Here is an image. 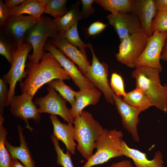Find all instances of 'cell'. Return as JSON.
Segmentation results:
<instances>
[{"label": "cell", "instance_id": "cell-1", "mask_svg": "<svg viewBox=\"0 0 167 167\" xmlns=\"http://www.w3.org/2000/svg\"><path fill=\"white\" fill-rule=\"evenodd\" d=\"M26 67L27 76L20 84L21 90L22 93L29 94L33 98L41 87L51 80L71 79L58 62L49 52H44L38 63L28 62Z\"/></svg>", "mask_w": 167, "mask_h": 167}, {"label": "cell", "instance_id": "cell-2", "mask_svg": "<svg viewBox=\"0 0 167 167\" xmlns=\"http://www.w3.org/2000/svg\"><path fill=\"white\" fill-rule=\"evenodd\" d=\"M161 72L152 68L141 66L135 67L131 73L135 80L136 88L147 96L153 106L167 113V98L164 85L161 83Z\"/></svg>", "mask_w": 167, "mask_h": 167}, {"label": "cell", "instance_id": "cell-3", "mask_svg": "<svg viewBox=\"0 0 167 167\" xmlns=\"http://www.w3.org/2000/svg\"><path fill=\"white\" fill-rule=\"evenodd\" d=\"M73 123L77 149L88 160L93 155L95 143L104 128L90 113L84 110L75 118Z\"/></svg>", "mask_w": 167, "mask_h": 167}, {"label": "cell", "instance_id": "cell-4", "mask_svg": "<svg viewBox=\"0 0 167 167\" xmlns=\"http://www.w3.org/2000/svg\"><path fill=\"white\" fill-rule=\"evenodd\" d=\"M123 137L121 131L104 128L95 143L96 152L81 167H92L104 164L112 158L123 156Z\"/></svg>", "mask_w": 167, "mask_h": 167}, {"label": "cell", "instance_id": "cell-5", "mask_svg": "<svg viewBox=\"0 0 167 167\" xmlns=\"http://www.w3.org/2000/svg\"><path fill=\"white\" fill-rule=\"evenodd\" d=\"M58 33L54 19L41 16L37 24L28 31L25 38L26 42L30 43L33 49L32 54L28 56L29 61L38 62L44 53V48L47 39Z\"/></svg>", "mask_w": 167, "mask_h": 167}, {"label": "cell", "instance_id": "cell-6", "mask_svg": "<svg viewBox=\"0 0 167 167\" xmlns=\"http://www.w3.org/2000/svg\"><path fill=\"white\" fill-rule=\"evenodd\" d=\"M32 49L31 45L25 42L20 46L14 49L12 51L11 67L2 78L9 86L6 106L10 105L12 97L15 96V90L17 82H23V79H25L27 76V71L25 70L26 61L28 53Z\"/></svg>", "mask_w": 167, "mask_h": 167}, {"label": "cell", "instance_id": "cell-7", "mask_svg": "<svg viewBox=\"0 0 167 167\" xmlns=\"http://www.w3.org/2000/svg\"><path fill=\"white\" fill-rule=\"evenodd\" d=\"M148 38L142 30L121 41L118 52L115 55L117 60L130 68H135V62L144 50Z\"/></svg>", "mask_w": 167, "mask_h": 167}, {"label": "cell", "instance_id": "cell-8", "mask_svg": "<svg viewBox=\"0 0 167 167\" xmlns=\"http://www.w3.org/2000/svg\"><path fill=\"white\" fill-rule=\"evenodd\" d=\"M89 43L88 47L92 54V64L87 68L84 75L93 86L103 94L106 101L109 103L114 104V93L108 82V67L104 62H101L96 55L92 45Z\"/></svg>", "mask_w": 167, "mask_h": 167}, {"label": "cell", "instance_id": "cell-9", "mask_svg": "<svg viewBox=\"0 0 167 167\" xmlns=\"http://www.w3.org/2000/svg\"><path fill=\"white\" fill-rule=\"evenodd\" d=\"M167 37V32L154 31L148 37L143 53L136 61L135 68L145 66L155 69L161 72L162 67L160 62L161 54Z\"/></svg>", "mask_w": 167, "mask_h": 167}, {"label": "cell", "instance_id": "cell-10", "mask_svg": "<svg viewBox=\"0 0 167 167\" xmlns=\"http://www.w3.org/2000/svg\"><path fill=\"white\" fill-rule=\"evenodd\" d=\"M29 94L22 93L20 95L14 96L10 105L11 113L24 121L26 124L25 127L32 132L34 129L29 125L28 120H33L38 123L41 120V114Z\"/></svg>", "mask_w": 167, "mask_h": 167}, {"label": "cell", "instance_id": "cell-11", "mask_svg": "<svg viewBox=\"0 0 167 167\" xmlns=\"http://www.w3.org/2000/svg\"><path fill=\"white\" fill-rule=\"evenodd\" d=\"M48 93L44 97L36 98L34 103L39 106V112L48 113L51 115H58L67 123L73 122L74 119L72 117L66 105V101L59 94L57 93L52 86L47 87Z\"/></svg>", "mask_w": 167, "mask_h": 167}, {"label": "cell", "instance_id": "cell-12", "mask_svg": "<svg viewBox=\"0 0 167 167\" xmlns=\"http://www.w3.org/2000/svg\"><path fill=\"white\" fill-rule=\"evenodd\" d=\"M44 50L48 51L58 62L75 85L79 88V90L92 89L96 88L85 77L74 63L49 40H47L46 41Z\"/></svg>", "mask_w": 167, "mask_h": 167}, {"label": "cell", "instance_id": "cell-13", "mask_svg": "<svg viewBox=\"0 0 167 167\" xmlns=\"http://www.w3.org/2000/svg\"><path fill=\"white\" fill-rule=\"evenodd\" d=\"M39 20L30 15L9 16L1 28L5 34L19 47L24 42L28 31L35 25Z\"/></svg>", "mask_w": 167, "mask_h": 167}, {"label": "cell", "instance_id": "cell-14", "mask_svg": "<svg viewBox=\"0 0 167 167\" xmlns=\"http://www.w3.org/2000/svg\"><path fill=\"white\" fill-rule=\"evenodd\" d=\"M110 24L114 28L122 41L133 34L143 30L138 17L132 12H119L108 15Z\"/></svg>", "mask_w": 167, "mask_h": 167}, {"label": "cell", "instance_id": "cell-15", "mask_svg": "<svg viewBox=\"0 0 167 167\" xmlns=\"http://www.w3.org/2000/svg\"><path fill=\"white\" fill-rule=\"evenodd\" d=\"M113 98L123 127L131 135L134 141L139 142V137L137 126L139 122V116L141 111L139 109L126 103L120 96L114 94Z\"/></svg>", "mask_w": 167, "mask_h": 167}, {"label": "cell", "instance_id": "cell-16", "mask_svg": "<svg viewBox=\"0 0 167 167\" xmlns=\"http://www.w3.org/2000/svg\"><path fill=\"white\" fill-rule=\"evenodd\" d=\"M132 13L138 18L142 29L149 37L152 35V25L157 10L155 0H132Z\"/></svg>", "mask_w": 167, "mask_h": 167}, {"label": "cell", "instance_id": "cell-17", "mask_svg": "<svg viewBox=\"0 0 167 167\" xmlns=\"http://www.w3.org/2000/svg\"><path fill=\"white\" fill-rule=\"evenodd\" d=\"M50 41L69 59L76 64L84 75L87 68L91 65L87 57L77 48L70 43L59 33L50 38Z\"/></svg>", "mask_w": 167, "mask_h": 167}, {"label": "cell", "instance_id": "cell-18", "mask_svg": "<svg viewBox=\"0 0 167 167\" xmlns=\"http://www.w3.org/2000/svg\"><path fill=\"white\" fill-rule=\"evenodd\" d=\"M123 156L131 159L136 167H165L163 155L160 151L156 152L153 159H148L146 153L130 148L123 141L122 146Z\"/></svg>", "mask_w": 167, "mask_h": 167}, {"label": "cell", "instance_id": "cell-19", "mask_svg": "<svg viewBox=\"0 0 167 167\" xmlns=\"http://www.w3.org/2000/svg\"><path fill=\"white\" fill-rule=\"evenodd\" d=\"M50 118L53 126V135L65 144L67 151L75 155L77 144L74 139L73 122H69L67 124L62 123L55 115H51Z\"/></svg>", "mask_w": 167, "mask_h": 167}, {"label": "cell", "instance_id": "cell-20", "mask_svg": "<svg viewBox=\"0 0 167 167\" xmlns=\"http://www.w3.org/2000/svg\"><path fill=\"white\" fill-rule=\"evenodd\" d=\"M20 144L18 147L11 144L6 139L5 144L8 151L12 158L17 159L24 167H36L30 150L25 140L23 128L19 125H17Z\"/></svg>", "mask_w": 167, "mask_h": 167}, {"label": "cell", "instance_id": "cell-21", "mask_svg": "<svg viewBox=\"0 0 167 167\" xmlns=\"http://www.w3.org/2000/svg\"><path fill=\"white\" fill-rule=\"evenodd\" d=\"M101 95V91L96 88L76 92L75 103L70 109V113L74 119L81 114L83 109L87 106L96 105L99 101Z\"/></svg>", "mask_w": 167, "mask_h": 167}, {"label": "cell", "instance_id": "cell-22", "mask_svg": "<svg viewBox=\"0 0 167 167\" xmlns=\"http://www.w3.org/2000/svg\"><path fill=\"white\" fill-rule=\"evenodd\" d=\"M80 4V2L77 1L70 7L67 12L62 17L57 19H54L59 33L66 31L83 19L79 9Z\"/></svg>", "mask_w": 167, "mask_h": 167}, {"label": "cell", "instance_id": "cell-23", "mask_svg": "<svg viewBox=\"0 0 167 167\" xmlns=\"http://www.w3.org/2000/svg\"><path fill=\"white\" fill-rule=\"evenodd\" d=\"M44 11V6L38 0H27L22 4L9 10V16H17L27 14L39 20Z\"/></svg>", "mask_w": 167, "mask_h": 167}, {"label": "cell", "instance_id": "cell-24", "mask_svg": "<svg viewBox=\"0 0 167 167\" xmlns=\"http://www.w3.org/2000/svg\"><path fill=\"white\" fill-rule=\"evenodd\" d=\"M123 99L128 104L139 109L141 112L153 106L145 95L137 88L126 93Z\"/></svg>", "mask_w": 167, "mask_h": 167}, {"label": "cell", "instance_id": "cell-25", "mask_svg": "<svg viewBox=\"0 0 167 167\" xmlns=\"http://www.w3.org/2000/svg\"><path fill=\"white\" fill-rule=\"evenodd\" d=\"M45 7L44 12L51 15L54 20L62 17L67 11L66 0H38Z\"/></svg>", "mask_w": 167, "mask_h": 167}, {"label": "cell", "instance_id": "cell-26", "mask_svg": "<svg viewBox=\"0 0 167 167\" xmlns=\"http://www.w3.org/2000/svg\"><path fill=\"white\" fill-rule=\"evenodd\" d=\"M95 2L111 14L121 11L132 13V0H96Z\"/></svg>", "mask_w": 167, "mask_h": 167}, {"label": "cell", "instance_id": "cell-27", "mask_svg": "<svg viewBox=\"0 0 167 167\" xmlns=\"http://www.w3.org/2000/svg\"><path fill=\"white\" fill-rule=\"evenodd\" d=\"M58 91L60 95L73 106L75 101L76 91H74L70 86L66 84L63 80L57 79L53 80L47 83Z\"/></svg>", "mask_w": 167, "mask_h": 167}, {"label": "cell", "instance_id": "cell-28", "mask_svg": "<svg viewBox=\"0 0 167 167\" xmlns=\"http://www.w3.org/2000/svg\"><path fill=\"white\" fill-rule=\"evenodd\" d=\"M77 23L75 24L69 29L61 33L67 41L72 45L78 48L80 51L86 57L85 49L88 47L89 43L83 42L80 38L77 30Z\"/></svg>", "mask_w": 167, "mask_h": 167}, {"label": "cell", "instance_id": "cell-29", "mask_svg": "<svg viewBox=\"0 0 167 167\" xmlns=\"http://www.w3.org/2000/svg\"><path fill=\"white\" fill-rule=\"evenodd\" d=\"M4 122V120H0V167H9L12 158L5 144L8 132L3 125Z\"/></svg>", "mask_w": 167, "mask_h": 167}, {"label": "cell", "instance_id": "cell-30", "mask_svg": "<svg viewBox=\"0 0 167 167\" xmlns=\"http://www.w3.org/2000/svg\"><path fill=\"white\" fill-rule=\"evenodd\" d=\"M51 139L57 155V164L62 167H74L69 152L67 151L64 153L59 145V140L53 135H51Z\"/></svg>", "mask_w": 167, "mask_h": 167}, {"label": "cell", "instance_id": "cell-31", "mask_svg": "<svg viewBox=\"0 0 167 167\" xmlns=\"http://www.w3.org/2000/svg\"><path fill=\"white\" fill-rule=\"evenodd\" d=\"M0 54L4 56L9 63L12 61V52L13 50L18 46H12L11 39L7 36L0 29Z\"/></svg>", "mask_w": 167, "mask_h": 167}, {"label": "cell", "instance_id": "cell-32", "mask_svg": "<svg viewBox=\"0 0 167 167\" xmlns=\"http://www.w3.org/2000/svg\"><path fill=\"white\" fill-rule=\"evenodd\" d=\"M155 31L167 32V10L157 11L152 25V33Z\"/></svg>", "mask_w": 167, "mask_h": 167}, {"label": "cell", "instance_id": "cell-33", "mask_svg": "<svg viewBox=\"0 0 167 167\" xmlns=\"http://www.w3.org/2000/svg\"><path fill=\"white\" fill-rule=\"evenodd\" d=\"M110 86L114 94L119 96H124L126 92L125 90L123 78L120 74L113 73L111 75Z\"/></svg>", "mask_w": 167, "mask_h": 167}, {"label": "cell", "instance_id": "cell-34", "mask_svg": "<svg viewBox=\"0 0 167 167\" xmlns=\"http://www.w3.org/2000/svg\"><path fill=\"white\" fill-rule=\"evenodd\" d=\"M7 84L2 79H0V117L3 116L4 109L8 98L9 89Z\"/></svg>", "mask_w": 167, "mask_h": 167}, {"label": "cell", "instance_id": "cell-35", "mask_svg": "<svg viewBox=\"0 0 167 167\" xmlns=\"http://www.w3.org/2000/svg\"><path fill=\"white\" fill-rule=\"evenodd\" d=\"M93 0H81L82 8L81 11L82 16L83 19H87L95 11V9L92 6Z\"/></svg>", "mask_w": 167, "mask_h": 167}, {"label": "cell", "instance_id": "cell-36", "mask_svg": "<svg viewBox=\"0 0 167 167\" xmlns=\"http://www.w3.org/2000/svg\"><path fill=\"white\" fill-rule=\"evenodd\" d=\"M106 25L99 21L92 23L88 28V33L90 35H95L102 32L106 27Z\"/></svg>", "mask_w": 167, "mask_h": 167}, {"label": "cell", "instance_id": "cell-37", "mask_svg": "<svg viewBox=\"0 0 167 167\" xmlns=\"http://www.w3.org/2000/svg\"><path fill=\"white\" fill-rule=\"evenodd\" d=\"M9 16V10L4 5L3 1L0 0V25L2 28L4 26L5 22Z\"/></svg>", "mask_w": 167, "mask_h": 167}, {"label": "cell", "instance_id": "cell-38", "mask_svg": "<svg viewBox=\"0 0 167 167\" xmlns=\"http://www.w3.org/2000/svg\"><path fill=\"white\" fill-rule=\"evenodd\" d=\"M27 0H6L4 4L6 7L9 10L14 7L25 2Z\"/></svg>", "mask_w": 167, "mask_h": 167}, {"label": "cell", "instance_id": "cell-39", "mask_svg": "<svg viewBox=\"0 0 167 167\" xmlns=\"http://www.w3.org/2000/svg\"><path fill=\"white\" fill-rule=\"evenodd\" d=\"M107 167H134L131 162L128 160H123L113 163Z\"/></svg>", "mask_w": 167, "mask_h": 167}, {"label": "cell", "instance_id": "cell-40", "mask_svg": "<svg viewBox=\"0 0 167 167\" xmlns=\"http://www.w3.org/2000/svg\"><path fill=\"white\" fill-rule=\"evenodd\" d=\"M157 11L167 10V0H155Z\"/></svg>", "mask_w": 167, "mask_h": 167}, {"label": "cell", "instance_id": "cell-41", "mask_svg": "<svg viewBox=\"0 0 167 167\" xmlns=\"http://www.w3.org/2000/svg\"><path fill=\"white\" fill-rule=\"evenodd\" d=\"M161 59L165 61H167V37L161 53Z\"/></svg>", "mask_w": 167, "mask_h": 167}, {"label": "cell", "instance_id": "cell-42", "mask_svg": "<svg viewBox=\"0 0 167 167\" xmlns=\"http://www.w3.org/2000/svg\"><path fill=\"white\" fill-rule=\"evenodd\" d=\"M9 167H24V166L17 159L12 158L11 164Z\"/></svg>", "mask_w": 167, "mask_h": 167}, {"label": "cell", "instance_id": "cell-43", "mask_svg": "<svg viewBox=\"0 0 167 167\" xmlns=\"http://www.w3.org/2000/svg\"><path fill=\"white\" fill-rule=\"evenodd\" d=\"M164 86L165 88L166 94V97H167V83L165 84L164 85Z\"/></svg>", "mask_w": 167, "mask_h": 167}]
</instances>
